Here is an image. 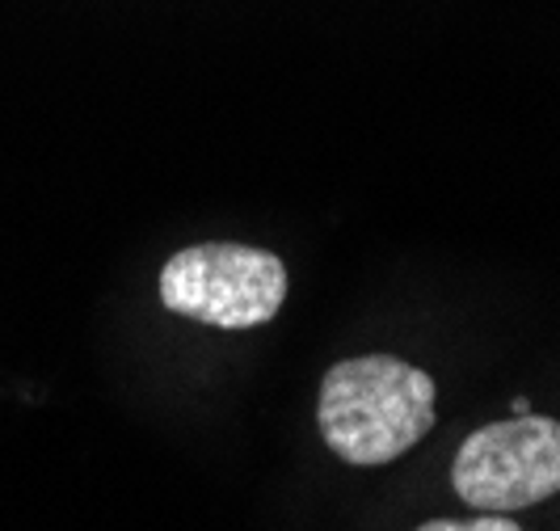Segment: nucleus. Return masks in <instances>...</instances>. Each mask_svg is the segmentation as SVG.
Instances as JSON below:
<instances>
[{"label":"nucleus","instance_id":"f257e3e1","mask_svg":"<svg viewBox=\"0 0 560 531\" xmlns=\"http://www.w3.org/2000/svg\"><path fill=\"white\" fill-rule=\"evenodd\" d=\"M325 448L354 469L393 464L434 430V376L396 355L341 359L320 380Z\"/></svg>","mask_w":560,"mask_h":531},{"label":"nucleus","instance_id":"f03ea898","mask_svg":"<svg viewBox=\"0 0 560 531\" xmlns=\"http://www.w3.org/2000/svg\"><path fill=\"white\" fill-rule=\"evenodd\" d=\"M156 287L161 304L177 316L215 330H257L279 316L291 275L279 253L236 241H202L173 253Z\"/></svg>","mask_w":560,"mask_h":531},{"label":"nucleus","instance_id":"7ed1b4c3","mask_svg":"<svg viewBox=\"0 0 560 531\" xmlns=\"http://www.w3.org/2000/svg\"><path fill=\"white\" fill-rule=\"evenodd\" d=\"M455 494L477 510H527L560 494V422L518 414L472 430L451 469Z\"/></svg>","mask_w":560,"mask_h":531},{"label":"nucleus","instance_id":"20e7f679","mask_svg":"<svg viewBox=\"0 0 560 531\" xmlns=\"http://www.w3.org/2000/svg\"><path fill=\"white\" fill-rule=\"evenodd\" d=\"M418 531H523V528L514 519H505V515H480V519H468V523H459V519H430Z\"/></svg>","mask_w":560,"mask_h":531},{"label":"nucleus","instance_id":"39448f33","mask_svg":"<svg viewBox=\"0 0 560 531\" xmlns=\"http://www.w3.org/2000/svg\"><path fill=\"white\" fill-rule=\"evenodd\" d=\"M514 414H532V401L527 396H514Z\"/></svg>","mask_w":560,"mask_h":531}]
</instances>
